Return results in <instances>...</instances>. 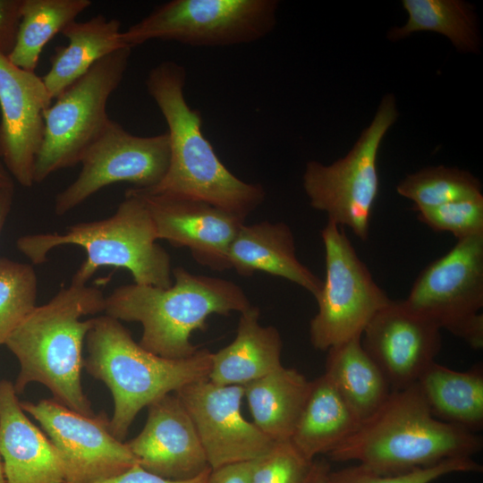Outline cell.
Listing matches in <instances>:
<instances>
[{
  "label": "cell",
  "instance_id": "cell-1",
  "mask_svg": "<svg viewBox=\"0 0 483 483\" xmlns=\"http://www.w3.org/2000/svg\"><path fill=\"white\" fill-rule=\"evenodd\" d=\"M186 69L163 61L147 76V91L167 124L170 158L167 171L151 194L203 201L245 221L260 206L266 192L260 183L234 175L217 157L202 132V116L185 97Z\"/></svg>",
  "mask_w": 483,
  "mask_h": 483
},
{
  "label": "cell",
  "instance_id": "cell-2",
  "mask_svg": "<svg viewBox=\"0 0 483 483\" xmlns=\"http://www.w3.org/2000/svg\"><path fill=\"white\" fill-rule=\"evenodd\" d=\"M105 301L100 289L71 282L25 318L4 343L20 363L17 394L39 383L62 405L95 414L81 384L83 343L95 318H82L104 312Z\"/></svg>",
  "mask_w": 483,
  "mask_h": 483
},
{
  "label": "cell",
  "instance_id": "cell-3",
  "mask_svg": "<svg viewBox=\"0 0 483 483\" xmlns=\"http://www.w3.org/2000/svg\"><path fill=\"white\" fill-rule=\"evenodd\" d=\"M482 446L476 433L436 419L416 383L392 390L382 406L327 455L391 476L472 457Z\"/></svg>",
  "mask_w": 483,
  "mask_h": 483
},
{
  "label": "cell",
  "instance_id": "cell-4",
  "mask_svg": "<svg viewBox=\"0 0 483 483\" xmlns=\"http://www.w3.org/2000/svg\"><path fill=\"white\" fill-rule=\"evenodd\" d=\"M167 288L137 284H123L106 297L105 315L142 326L140 345L167 359L194 354L198 346L191 337L205 330L210 315L243 312L251 304L235 283L191 273L182 267L172 270Z\"/></svg>",
  "mask_w": 483,
  "mask_h": 483
},
{
  "label": "cell",
  "instance_id": "cell-5",
  "mask_svg": "<svg viewBox=\"0 0 483 483\" xmlns=\"http://www.w3.org/2000/svg\"><path fill=\"white\" fill-rule=\"evenodd\" d=\"M85 341L83 368L110 390L114 408L109 427L121 441L143 408L187 385L208 379L212 352L208 349L182 359L156 355L135 342L121 321L107 315L94 318Z\"/></svg>",
  "mask_w": 483,
  "mask_h": 483
},
{
  "label": "cell",
  "instance_id": "cell-6",
  "mask_svg": "<svg viewBox=\"0 0 483 483\" xmlns=\"http://www.w3.org/2000/svg\"><path fill=\"white\" fill-rule=\"evenodd\" d=\"M157 241L148 208L129 189L112 216L74 224L63 233L26 234L16 241V246L36 265L46 262L48 253L60 246L81 247L86 258L72 283L87 284L100 267L112 266L130 271L134 284L167 288L173 284L171 258Z\"/></svg>",
  "mask_w": 483,
  "mask_h": 483
},
{
  "label": "cell",
  "instance_id": "cell-7",
  "mask_svg": "<svg viewBox=\"0 0 483 483\" xmlns=\"http://www.w3.org/2000/svg\"><path fill=\"white\" fill-rule=\"evenodd\" d=\"M131 52V47H125L97 62L44 110V135L35 162V183L80 163L110 119L107 100L124 76Z\"/></svg>",
  "mask_w": 483,
  "mask_h": 483
},
{
  "label": "cell",
  "instance_id": "cell-8",
  "mask_svg": "<svg viewBox=\"0 0 483 483\" xmlns=\"http://www.w3.org/2000/svg\"><path fill=\"white\" fill-rule=\"evenodd\" d=\"M277 8L276 0H172L122 31V38L131 48L152 39L198 47L248 44L274 30Z\"/></svg>",
  "mask_w": 483,
  "mask_h": 483
},
{
  "label": "cell",
  "instance_id": "cell-9",
  "mask_svg": "<svg viewBox=\"0 0 483 483\" xmlns=\"http://www.w3.org/2000/svg\"><path fill=\"white\" fill-rule=\"evenodd\" d=\"M397 116L394 97L386 95L371 123L345 157L328 165L309 161L303 173L302 185L309 205L325 212L329 221L349 227L362 242L368 240L379 191L378 150Z\"/></svg>",
  "mask_w": 483,
  "mask_h": 483
},
{
  "label": "cell",
  "instance_id": "cell-10",
  "mask_svg": "<svg viewBox=\"0 0 483 483\" xmlns=\"http://www.w3.org/2000/svg\"><path fill=\"white\" fill-rule=\"evenodd\" d=\"M326 275L318 312L309 323L312 346L320 351L360 338L363 331L392 299L379 287L360 258L344 230L332 221L320 232Z\"/></svg>",
  "mask_w": 483,
  "mask_h": 483
},
{
  "label": "cell",
  "instance_id": "cell-11",
  "mask_svg": "<svg viewBox=\"0 0 483 483\" xmlns=\"http://www.w3.org/2000/svg\"><path fill=\"white\" fill-rule=\"evenodd\" d=\"M403 303L465 341L483 347V233L457 241L418 275Z\"/></svg>",
  "mask_w": 483,
  "mask_h": 483
},
{
  "label": "cell",
  "instance_id": "cell-12",
  "mask_svg": "<svg viewBox=\"0 0 483 483\" xmlns=\"http://www.w3.org/2000/svg\"><path fill=\"white\" fill-rule=\"evenodd\" d=\"M169 158L167 132L137 136L109 119L83 154L77 178L56 195L55 213L64 216L101 189L116 182H127L137 189H151L164 178Z\"/></svg>",
  "mask_w": 483,
  "mask_h": 483
},
{
  "label": "cell",
  "instance_id": "cell-13",
  "mask_svg": "<svg viewBox=\"0 0 483 483\" xmlns=\"http://www.w3.org/2000/svg\"><path fill=\"white\" fill-rule=\"evenodd\" d=\"M60 453L68 483H98L115 478L138 460L111 432L106 414L76 412L54 399L21 402Z\"/></svg>",
  "mask_w": 483,
  "mask_h": 483
},
{
  "label": "cell",
  "instance_id": "cell-14",
  "mask_svg": "<svg viewBox=\"0 0 483 483\" xmlns=\"http://www.w3.org/2000/svg\"><path fill=\"white\" fill-rule=\"evenodd\" d=\"M174 394L193 422L211 469L256 460L275 443L243 417V386L205 379Z\"/></svg>",
  "mask_w": 483,
  "mask_h": 483
},
{
  "label": "cell",
  "instance_id": "cell-15",
  "mask_svg": "<svg viewBox=\"0 0 483 483\" xmlns=\"http://www.w3.org/2000/svg\"><path fill=\"white\" fill-rule=\"evenodd\" d=\"M360 342L391 390L418 383L442 345L440 329L411 310L402 300H392L380 309L363 331Z\"/></svg>",
  "mask_w": 483,
  "mask_h": 483
},
{
  "label": "cell",
  "instance_id": "cell-16",
  "mask_svg": "<svg viewBox=\"0 0 483 483\" xmlns=\"http://www.w3.org/2000/svg\"><path fill=\"white\" fill-rule=\"evenodd\" d=\"M51 97L42 78L0 55V157L21 186L31 187Z\"/></svg>",
  "mask_w": 483,
  "mask_h": 483
},
{
  "label": "cell",
  "instance_id": "cell-17",
  "mask_svg": "<svg viewBox=\"0 0 483 483\" xmlns=\"http://www.w3.org/2000/svg\"><path fill=\"white\" fill-rule=\"evenodd\" d=\"M131 190L148 208L157 240L188 249L197 263L211 270L231 269L228 251L242 219L203 201Z\"/></svg>",
  "mask_w": 483,
  "mask_h": 483
},
{
  "label": "cell",
  "instance_id": "cell-18",
  "mask_svg": "<svg viewBox=\"0 0 483 483\" xmlns=\"http://www.w3.org/2000/svg\"><path fill=\"white\" fill-rule=\"evenodd\" d=\"M147 408L143 429L126 442L142 469L182 480L210 468L193 422L175 394L164 395Z\"/></svg>",
  "mask_w": 483,
  "mask_h": 483
},
{
  "label": "cell",
  "instance_id": "cell-19",
  "mask_svg": "<svg viewBox=\"0 0 483 483\" xmlns=\"http://www.w3.org/2000/svg\"><path fill=\"white\" fill-rule=\"evenodd\" d=\"M0 455L6 483H68L60 453L25 414L7 379L0 380Z\"/></svg>",
  "mask_w": 483,
  "mask_h": 483
},
{
  "label": "cell",
  "instance_id": "cell-20",
  "mask_svg": "<svg viewBox=\"0 0 483 483\" xmlns=\"http://www.w3.org/2000/svg\"><path fill=\"white\" fill-rule=\"evenodd\" d=\"M231 269L242 276L265 272L286 279L316 298L322 282L296 256L294 235L284 222L243 224L228 251Z\"/></svg>",
  "mask_w": 483,
  "mask_h": 483
},
{
  "label": "cell",
  "instance_id": "cell-21",
  "mask_svg": "<svg viewBox=\"0 0 483 483\" xmlns=\"http://www.w3.org/2000/svg\"><path fill=\"white\" fill-rule=\"evenodd\" d=\"M282 339L272 326H261L259 309L241 313L236 336L212 353L208 380L219 386H245L282 367Z\"/></svg>",
  "mask_w": 483,
  "mask_h": 483
},
{
  "label": "cell",
  "instance_id": "cell-22",
  "mask_svg": "<svg viewBox=\"0 0 483 483\" xmlns=\"http://www.w3.org/2000/svg\"><path fill=\"white\" fill-rule=\"evenodd\" d=\"M61 33L68 39V44L55 47L50 57V69L41 77L51 99L83 76L97 62L128 47L122 38L121 22L101 14L87 21H75Z\"/></svg>",
  "mask_w": 483,
  "mask_h": 483
},
{
  "label": "cell",
  "instance_id": "cell-23",
  "mask_svg": "<svg viewBox=\"0 0 483 483\" xmlns=\"http://www.w3.org/2000/svg\"><path fill=\"white\" fill-rule=\"evenodd\" d=\"M361 421L323 374L310 381L309 393L291 442L308 460L328 454L360 425Z\"/></svg>",
  "mask_w": 483,
  "mask_h": 483
},
{
  "label": "cell",
  "instance_id": "cell-24",
  "mask_svg": "<svg viewBox=\"0 0 483 483\" xmlns=\"http://www.w3.org/2000/svg\"><path fill=\"white\" fill-rule=\"evenodd\" d=\"M310 381L297 369L282 366L243 386L253 424L274 442L290 440Z\"/></svg>",
  "mask_w": 483,
  "mask_h": 483
},
{
  "label": "cell",
  "instance_id": "cell-25",
  "mask_svg": "<svg viewBox=\"0 0 483 483\" xmlns=\"http://www.w3.org/2000/svg\"><path fill=\"white\" fill-rule=\"evenodd\" d=\"M418 386L436 419L473 433L482 429L481 364L459 371L434 361L421 375Z\"/></svg>",
  "mask_w": 483,
  "mask_h": 483
},
{
  "label": "cell",
  "instance_id": "cell-26",
  "mask_svg": "<svg viewBox=\"0 0 483 483\" xmlns=\"http://www.w3.org/2000/svg\"><path fill=\"white\" fill-rule=\"evenodd\" d=\"M360 421L386 402L391 388L360 338H353L327 351L324 373Z\"/></svg>",
  "mask_w": 483,
  "mask_h": 483
},
{
  "label": "cell",
  "instance_id": "cell-27",
  "mask_svg": "<svg viewBox=\"0 0 483 483\" xmlns=\"http://www.w3.org/2000/svg\"><path fill=\"white\" fill-rule=\"evenodd\" d=\"M91 4L90 0H23L11 63L34 72L46 44Z\"/></svg>",
  "mask_w": 483,
  "mask_h": 483
},
{
  "label": "cell",
  "instance_id": "cell-28",
  "mask_svg": "<svg viewBox=\"0 0 483 483\" xmlns=\"http://www.w3.org/2000/svg\"><path fill=\"white\" fill-rule=\"evenodd\" d=\"M408 21L394 27L388 38L398 40L419 31H432L448 38L462 52H475L479 37L472 6L460 0H402Z\"/></svg>",
  "mask_w": 483,
  "mask_h": 483
},
{
  "label": "cell",
  "instance_id": "cell-29",
  "mask_svg": "<svg viewBox=\"0 0 483 483\" xmlns=\"http://www.w3.org/2000/svg\"><path fill=\"white\" fill-rule=\"evenodd\" d=\"M414 203L413 209L483 197L481 183L470 172L444 165L428 166L408 174L396 187Z\"/></svg>",
  "mask_w": 483,
  "mask_h": 483
},
{
  "label": "cell",
  "instance_id": "cell-30",
  "mask_svg": "<svg viewBox=\"0 0 483 483\" xmlns=\"http://www.w3.org/2000/svg\"><path fill=\"white\" fill-rule=\"evenodd\" d=\"M38 279L27 263L0 258V345L37 307Z\"/></svg>",
  "mask_w": 483,
  "mask_h": 483
},
{
  "label": "cell",
  "instance_id": "cell-31",
  "mask_svg": "<svg viewBox=\"0 0 483 483\" xmlns=\"http://www.w3.org/2000/svg\"><path fill=\"white\" fill-rule=\"evenodd\" d=\"M482 466L471 457L447 459L440 463L400 475H380L360 464L330 470L326 483H431L455 472H480Z\"/></svg>",
  "mask_w": 483,
  "mask_h": 483
},
{
  "label": "cell",
  "instance_id": "cell-32",
  "mask_svg": "<svg viewBox=\"0 0 483 483\" xmlns=\"http://www.w3.org/2000/svg\"><path fill=\"white\" fill-rule=\"evenodd\" d=\"M415 211L422 224L434 231L450 232L458 241L483 233V197Z\"/></svg>",
  "mask_w": 483,
  "mask_h": 483
},
{
  "label": "cell",
  "instance_id": "cell-33",
  "mask_svg": "<svg viewBox=\"0 0 483 483\" xmlns=\"http://www.w3.org/2000/svg\"><path fill=\"white\" fill-rule=\"evenodd\" d=\"M312 462L291 440L275 442L267 453L254 460L251 483H303Z\"/></svg>",
  "mask_w": 483,
  "mask_h": 483
},
{
  "label": "cell",
  "instance_id": "cell-34",
  "mask_svg": "<svg viewBox=\"0 0 483 483\" xmlns=\"http://www.w3.org/2000/svg\"><path fill=\"white\" fill-rule=\"evenodd\" d=\"M23 0H0V55L8 56L14 47Z\"/></svg>",
  "mask_w": 483,
  "mask_h": 483
},
{
  "label": "cell",
  "instance_id": "cell-35",
  "mask_svg": "<svg viewBox=\"0 0 483 483\" xmlns=\"http://www.w3.org/2000/svg\"><path fill=\"white\" fill-rule=\"evenodd\" d=\"M210 470L211 468L194 478L176 480L157 476L136 465L115 478L98 483H207Z\"/></svg>",
  "mask_w": 483,
  "mask_h": 483
},
{
  "label": "cell",
  "instance_id": "cell-36",
  "mask_svg": "<svg viewBox=\"0 0 483 483\" xmlns=\"http://www.w3.org/2000/svg\"><path fill=\"white\" fill-rule=\"evenodd\" d=\"M254 460L211 469L207 483H251Z\"/></svg>",
  "mask_w": 483,
  "mask_h": 483
},
{
  "label": "cell",
  "instance_id": "cell-37",
  "mask_svg": "<svg viewBox=\"0 0 483 483\" xmlns=\"http://www.w3.org/2000/svg\"><path fill=\"white\" fill-rule=\"evenodd\" d=\"M330 470V465L326 460H314L303 483H326V478Z\"/></svg>",
  "mask_w": 483,
  "mask_h": 483
},
{
  "label": "cell",
  "instance_id": "cell-38",
  "mask_svg": "<svg viewBox=\"0 0 483 483\" xmlns=\"http://www.w3.org/2000/svg\"><path fill=\"white\" fill-rule=\"evenodd\" d=\"M13 188H0V233L11 211Z\"/></svg>",
  "mask_w": 483,
  "mask_h": 483
},
{
  "label": "cell",
  "instance_id": "cell-39",
  "mask_svg": "<svg viewBox=\"0 0 483 483\" xmlns=\"http://www.w3.org/2000/svg\"><path fill=\"white\" fill-rule=\"evenodd\" d=\"M0 188H14L13 178L0 160Z\"/></svg>",
  "mask_w": 483,
  "mask_h": 483
},
{
  "label": "cell",
  "instance_id": "cell-40",
  "mask_svg": "<svg viewBox=\"0 0 483 483\" xmlns=\"http://www.w3.org/2000/svg\"><path fill=\"white\" fill-rule=\"evenodd\" d=\"M0 483H6L1 455H0Z\"/></svg>",
  "mask_w": 483,
  "mask_h": 483
}]
</instances>
